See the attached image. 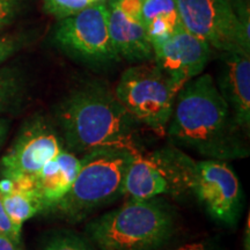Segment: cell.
<instances>
[{
  "mask_svg": "<svg viewBox=\"0 0 250 250\" xmlns=\"http://www.w3.org/2000/svg\"><path fill=\"white\" fill-rule=\"evenodd\" d=\"M166 133L171 145L206 159L226 161L249 155L248 137L208 73L199 74L181 88Z\"/></svg>",
  "mask_w": 250,
  "mask_h": 250,
  "instance_id": "6da1fadb",
  "label": "cell"
},
{
  "mask_svg": "<svg viewBox=\"0 0 250 250\" xmlns=\"http://www.w3.org/2000/svg\"><path fill=\"white\" fill-rule=\"evenodd\" d=\"M56 117L67 149L73 153L103 147L142 151L139 123L102 81H87L70 90L58 104Z\"/></svg>",
  "mask_w": 250,
  "mask_h": 250,
  "instance_id": "7a4b0ae2",
  "label": "cell"
},
{
  "mask_svg": "<svg viewBox=\"0 0 250 250\" xmlns=\"http://www.w3.org/2000/svg\"><path fill=\"white\" fill-rule=\"evenodd\" d=\"M176 230L170 206L158 197L130 198L90 221L87 236L100 250H160Z\"/></svg>",
  "mask_w": 250,
  "mask_h": 250,
  "instance_id": "3957f363",
  "label": "cell"
},
{
  "mask_svg": "<svg viewBox=\"0 0 250 250\" xmlns=\"http://www.w3.org/2000/svg\"><path fill=\"white\" fill-rule=\"evenodd\" d=\"M133 152L125 148L103 147L85 153L70 190L50 208L59 218L77 223L98 208L123 195Z\"/></svg>",
  "mask_w": 250,
  "mask_h": 250,
  "instance_id": "277c9868",
  "label": "cell"
},
{
  "mask_svg": "<svg viewBox=\"0 0 250 250\" xmlns=\"http://www.w3.org/2000/svg\"><path fill=\"white\" fill-rule=\"evenodd\" d=\"M181 87L154 64L126 68L115 95L134 120L159 136H165Z\"/></svg>",
  "mask_w": 250,
  "mask_h": 250,
  "instance_id": "5b68a950",
  "label": "cell"
},
{
  "mask_svg": "<svg viewBox=\"0 0 250 250\" xmlns=\"http://www.w3.org/2000/svg\"><path fill=\"white\" fill-rule=\"evenodd\" d=\"M192 161L174 145L152 152H134L124 180L123 195L151 199L190 192Z\"/></svg>",
  "mask_w": 250,
  "mask_h": 250,
  "instance_id": "8992f818",
  "label": "cell"
},
{
  "mask_svg": "<svg viewBox=\"0 0 250 250\" xmlns=\"http://www.w3.org/2000/svg\"><path fill=\"white\" fill-rule=\"evenodd\" d=\"M54 40L68 57L85 64L101 66L120 59L109 34L105 1L61 19L55 29Z\"/></svg>",
  "mask_w": 250,
  "mask_h": 250,
  "instance_id": "52a82bcc",
  "label": "cell"
},
{
  "mask_svg": "<svg viewBox=\"0 0 250 250\" xmlns=\"http://www.w3.org/2000/svg\"><path fill=\"white\" fill-rule=\"evenodd\" d=\"M184 29L220 52L250 54V30L246 29L232 0H177Z\"/></svg>",
  "mask_w": 250,
  "mask_h": 250,
  "instance_id": "ba28073f",
  "label": "cell"
},
{
  "mask_svg": "<svg viewBox=\"0 0 250 250\" xmlns=\"http://www.w3.org/2000/svg\"><path fill=\"white\" fill-rule=\"evenodd\" d=\"M190 192L215 220L233 226L242 210V188L239 177L226 161H192Z\"/></svg>",
  "mask_w": 250,
  "mask_h": 250,
  "instance_id": "9c48e42d",
  "label": "cell"
},
{
  "mask_svg": "<svg viewBox=\"0 0 250 250\" xmlns=\"http://www.w3.org/2000/svg\"><path fill=\"white\" fill-rule=\"evenodd\" d=\"M58 134L42 116L31 118L23 125L13 145L1 159L2 177L11 180L31 179L62 149Z\"/></svg>",
  "mask_w": 250,
  "mask_h": 250,
  "instance_id": "30bf717a",
  "label": "cell"
},
{
  "mask_svg": "<svg viewBox=\"0 0 250 250\" xmlns=\"http://www.w3.org/2000/svg\"><path fill=\"white\" fill-rule=\"evenodd\" d=\"M153 59L181 88L202 74L210 61L212 48L201 37L180 28L166 39L153 43Z\"/></svg>",
  "mask_w": 250,
  "mask_h": 250,
  "instance_id": "8fae6325",
  "label": "cell"
},
{
  "mask_svg": "<svg viewBox=\"0 0 250 250\" xmlns=\"http://www.w3.org/2000/svg\"><path fill=\"white\" fill-rule=\"evenodd\" d=\"M108 5L110 39L120 58L147 62L153 48L142 13V0H111Z\"/></svg>",
  "mask_w": 250,
  "mask_h": 250,
  "instance_id": "7c38bea8",
  "label": "cell"
},
{
  "mask_svg": "<svg viewBox=\"0 0 250 250\" xmlns=\"http://www.w3.org/2000/svg\"><path fill=\"white\" fill-rule=\"evenodd\" d=\"M217 87L229 105L234 120L249 138L250 132V54L221 52Z\"/></svg>",
  "mask_w": 250,
  "mask_h": 250,
  "instance_id": "4fadbf2b",
  "label": "cell"
},
{
  "mask_svg": "<svg viewBox=\"0 0 250 250\" xmlns=\"http://www.w3.org/2000/svg\"><path fill=\"white\" fill-rule=\"evenodd\" d=\"M80 168L76 153L62 147L55 158L49 160L31 177V182L44 202L46 211L66 195Z\"/></svg>",
  "mask_w": 250,
  "mask_h": 250,
  "instance_id": "5bb4252c",
  "label": "cell"
},
{
  "mask_svg": "<svg viewBox=\"0 0 250 250\" xmlns=\"http://www.w3.org/2000/svg\"><path fill=\"white\" fill-rule=\"evenodd\" d=\"M11 189L0 193L2 204L8 217L17 226L22 225L35 215L46 212L44 202L33 186L31 179L12 180Z\"/></svg>",
  "mask_w": 250,
  "mask_h": 250,
  "instance_id": "9a60e30c",
  "label": "cell"
},
{
  "mask_svg": "<svg viewBox=\"0 0 250 250\" xmlns=\"http://www.w3.org/2000/svg\"><path fill=\"white\" fill-rule=\"evenodd\" d=\"M26 95V81L17 67H0V114L14 110Z\"/></svg>",
  "mask_w": 250,
  "mask_h": 250,
  "instance_id": "2e32d148",
  "label": "cell"
},
{
  "mask_svg": "<svg viewBox=\"0 0 250 250\" xmlns=\"http://www.w3.org/2000/svg\"><path fill=\"white\" fill-rule=\"evenodd\" d=\"M142 13L145 24L153 20H167L182 24L177 0H142Z\"/></svg>",
  "mask_w": 250,
  "mask_h": 250,
  "instance_id": "e0dca14e",
  "label": "cell"
},
{
  "mask_svg": "<svg viewBox=\"0 0 250 250\" xmlns=\"http://www.w3.org/2000/svg\"><path fill=\"white\" fill-rule=\"evenodd\" d=\"M44 9L61 20L94 5L92 0H43Z\"/></svg>",
  "mask_w": 250,
  "mask_h": 250,
  "instance_id": "ac0fdd59",
  "label": "cell"
},
{
  "mask_svg": "<svg viewBox=\"0 0 250 250\" xmlns=\"http://www.w3.org/2000/svg\"><path fill=\"white\" fill-rule=\"evenodd\" d=\"M43 250H95V248L74 233L61 232L49 240Z\"/></svg>",
  "mask_w": 250,
  "mask_h": 250,
  "instance_id": "d6986e66",
  "label": "cell"
},
{
  "mask_svg": "<svg viewBox=\"0 0 250 250\" xmlns=\"http://www.w3.org/2000/svg\"><path fill=\"white\" fill-rule=\"evenodd\" d=\"M21 230L22 228L15 225L12 219L8 217L6 212L4 204H2L1 197H0V234L8 236L12 241L17 243L18 246L21 245Z\"/></svg>",
  "mask_w": 250,
  "mask_h": 250,
  "instance_id": "ffe728a7",
  "label": "cell"
},
{
  "mask_svg": "<svg viewBox=\"0 0 250 250\" xmlns=\"http://www.w3.org/2000/svg\"><path fill=\"white\" fill-rule=\"evenodd\" d=\"M23 0H0V28L9 24L21 9Z\"/></svg>",
  "mask_w": 250,
  "mask_h": 250,
  "instance_id": "44dd1931",
  "label": "cell"
},
{
  "mask_svg": "<svg viewBox=\"0 0 250 250\" xmlns=\"http://www.w3.org/2000/svg\"><path fill=\"white\" fill-rule=\"evenodd\" d=\"M20 48V39H15V37H0V65L4 64Z\"/></svg>",
  "mask_w": 250,
  "mask_h": 250,
  "instance_id": "7402d4cb",
  "label": "cell"
},
{
  "mask_svg": "<svg viewBox=\"0 0 250 250\" xmlns=\"http://www.w3.org/2000/svg\"><path fill=\"white\" fill-rule=\"evenodd\" d=\"M0 250H20V246L12 241L8 236L0 234Z\"/></svg>",
  "mask_w": 250,
  "mask_h": 250,
  "instance_id": "603a6c76",
  "label": "cell"
},
{
  "mask_svg": "<svg viewBox=\"0 0 250 250\" xmlns=\"http://www.w3.org/2000/svg\"><path fill=\"white\" fill-rule=\"evenodd\" d=\"M9 130V121L7 118L0 117V148H1L2 144L5 143L6 138H7Z\"/></svg>",
  "mask_w": 250,
  "mask_h": 250,
  "instance_id": "cb8c5ba5",
  "label": "cell"
},
{
  "mask_svg": "<svg viewBox=\"0 0 250 250\" xmlns=\"http://www.w3.org/2000/svg\"><path fill=\"white\" fill-rule=\"evenodd\" d=\"M176 250H214V249L204 245V243H189V245L180 247V248Z\"/></svg>",
  "mask_w": 250,
  "mask_h": 250,
  "instance_id": "d4e9b609",
  "label": "cell"
},
{
  "mask_svg": "<svg viewBox=\"0 0 250 250\" xmlns=\"http://www.w3.org/2000/svg\"><path fill=\"white\" fill-rule=\"evenodd\" d=\"M103 1H105V0H92L93 4H98V2H103Z\"/></svg>",
  "mask_w": 250,
  "mask_h": 250,
  "instance_id": "484cf974",
  "label": "cell"
}]
</instances>
